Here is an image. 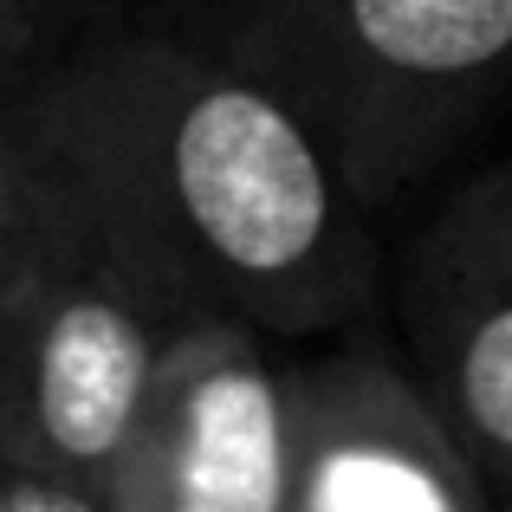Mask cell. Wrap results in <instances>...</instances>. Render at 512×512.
Masks as SVG:
<instances>
[{
  "label": "cell",
  "instance_id": "6da1fadb",
  "mask_svg": "<svg viewBox=\"0 0 512 512\" xmlns=\"http://www.w3.org/2000/svg\"><path fill=\"white\" fill-rule=\"evenodd\" d=\"M163 292L279 344L383 318V234L318 130L182 26H91L0 91Z\"/></svg>",
  "mask_w": 512,
  "mask_h": 512
},
{
  "label": "cell",
  "instance_id": "7a4b0ae2",
  "mask_svg": "<svg viewBox=\"0 0 512 512\" xmlns=\"http://www.w3.org/2000/svg\"><path fill=\"white\" fill-rule=\"evenodd\" d=\"M182 33L273 85L376 221L512 104V0H195Z\"/></svg>",
  "mask_w": 512,
  "mask_h": 512
},
{
  "label": "cell",
  "instance_id": "3957f363",
  "mask_svg": "<svg viewBox=\"0 0 512 512\" xmlns=\"http://www.w3.org/2000/svg\"><path fill=\"white\" fill-rule=\"evenodd\" d=\"M20 150L33 227L0 325V441L85 474L111 506V467L143 422L182 305L72 175L26 137Z\"/></svg>",
  "mask_w": 512,
  "mask_h": 512
},
{
  "label": "cell",
  "instance_id": "277c9868",
  "mask_svg": "<svg viewBox=\"0 0 512 512\" xmlns=\"http://www.w3.org/2000/svg\"><path fill=\"white\" fill-rule=\"evenodd\" d=\"M383 325L500 506L512 480V156L441 175L402 240H383Z\"/></svg>",
  "mask_w": 512,
  "mask_h": 512
},
{
  "label": "cell",
  "instance_id": "5b68a950",
  "mask_svg": "<svg viewBox=\"0 0 512 512\" xmlns=\"http://www.w3.org/2000/svg\"><path fill=\"white\" fill-rule=\"evenodd\" d=\"M111 512H292L286 344L227 312L169 331Z\"/></svg>",
  "mask_w": 512,
  "mask_h": 512
},
{
  "label": "cell",
  "instance_id": "8992f818",
  "mask_svg": "<svg viewBox=\"0 0 512 512\" xmlns=\"http://www.w3.org/2000/svg\"><path fill=\"white\" fill-rule=\"evenodd\" d=\"M292 512H493V487L383 318L286 344Z\"/></svg>",
  "mask_w": 512,
  "mask_h": 512
},
{
  "label": "cell",
  "instance_id": "52a82bcc",
  "mask_svg": "<svg viewBox=\"0 0 512 512\" xmlns=\"http://www.w3.org/2000/svg\"><path fill=\"white\" fill-rule=\"evenodd\" d=\"M0 512H111V506L85 474H65V467L0 441Z\"/></svg>",
  "mask_w": 512,
  "mask_h": 512
},
{
  "label": "cell",
  "instance_id": "ba28073f",
  "mask_svg": "<svg viewBox=\"0 0 512 512\" xmlns=\"http://www.w3.org/2000/svg\"><path fill=\"white\" fill-rule=\"evenodd\" d=\"M26 227H33V175H26V150L13 124L0 117V325H7V299L26 260Z\"/></svg>",
  "mask_w": 512,
  "mask_h": 512
},
{
  "label": "cell",
  "instance_id": "9c48e42d",
  "mask_svg": "<svg viewBox=\"0 0 512 512\" xmlns=\"http://www.w3.org/2000/svg\"><path fill=\"white\" fill-rule=\"evenodd\" d=\"M52 52L59 46H52V33H46L33 0H0V91H13L33 65H46Z\"/></svg>",
  "mask_w": 512,
  "mask_h": 512
},
{
  "label": "cell",
  "instance_id": "30bf717a",
  "mask_svg": "<svg viewBox=\"0 0 512 512\" xmlns=\"http://www.w3.org/2000/svg\"><path fill=\"white\" fill-rule=\"evenodd\" d=\"M33 7H39V20H46L52 46H72V39L91 33V26H111L130 0H33Z\"/></svg>",
  "mask_w": 512,
  "mask_h": 512
},
{
  "label": "cell",
  "instance_id": "8fae6325",
  "mask_svg": "<svg viewBox=\"0 0 512 512\" xmlns=\"http://www.w3.org/2000/svg\"><path fill=\"white\" fill-rule=\"evenodd\" d=\"M493 512H512V480H506V487H500V506H493Z\"/></svg>",
  "mask_w": 512,
  "mask_h": 512
}]
</instances>
